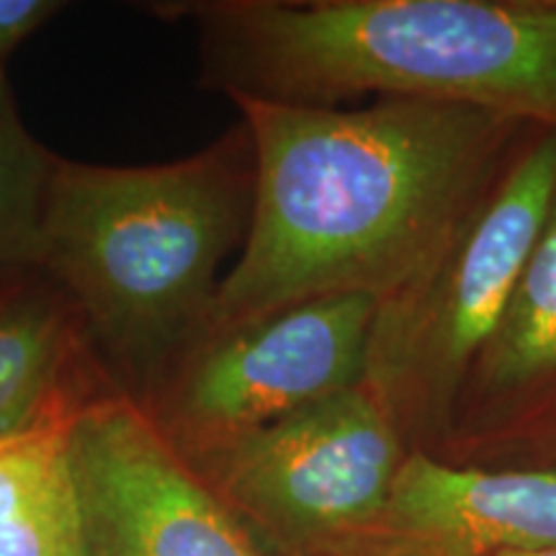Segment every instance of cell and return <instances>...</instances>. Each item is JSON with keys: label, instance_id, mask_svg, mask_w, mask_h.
<instances>
[{"label": "cell", "instance_id": "9", "mask_svg": "<svg viewBox=\"0 0 556 556\" xmlns=\"http://www.w3.org/2000/svg\"><path fill=\"white\" fill-rule=\"evenodd\" d=\"M556 428V193L500 323L475 361L438 458L484 464Z\"/></svg>", "mask_w": 556, "mask_h": 556}, {"label": "cell", "instance_id": "15", "mask_svg": "<svg viewBox=\"0 0 556 556\" xmlns=\"http://www.w3.org/2000/svg\"><path fill=\"white\" fill-rule=\"evenodd\" d=\"M497 556H556V548H536V552H505Z\"/></svg>", "mask_w": 556, "mask_h": 556}, {"label": "cell", "instance_id": "2", "mask_svg": "<svg viewBox=\"0 0 556 556\" xmlns=\"http://www.w3.org/2000/svg\"><path fill=\"white\" fill-rule=\"evenodd\" d=\"M201 73L229 101L338 109L374 96L556 129V0H217Z\"/></svg>", "mask_w": 556, "mask_h": 556}, {"label": "cell", "instance_id": "14", "mask_svg": "<svg viewBox=\"0 0 556 556\" xmlns=\"http://www.w3.org/2000/svg\"><path fill=\"white\" fill-rule=\"evenodd\" d=\"M482 467H531L556 471V428L513 443L497 456H492L490 462H484Z\"/></svg>", "mask_w": 556, "mask_h": 556}, {"label": "cell", "instance_id": "3", "mask_svg": "<svg viewBox=\"0 0 556 556\" xmlns=\"http://www.w3.org/2000/svg\"><path fill=\"white\" fill-rule=\"evenodd\" d=\"M250 208L253 148L242 124L165 165L58 157L34 274L78 312L114 387L144 402L204 336L219 268L245 242Z\"/></svg>", "mask_w": 556, "mask_h": 556}, {"label": "cell", "instance_id": "8", "mask_svg": "<svg viewBox=\"0 0 556 556\" xmlns=\"http://www.w3.org/2000/svg\"><path fill=\"white\" fill-rule=\"evenodd\" d=\"M556 548V471L409 451L381 510L312 556H497Z\"/></svg>", "mask_w": 556, "mask_h": 556}, {"label": "cell", "instance_id": "7", "mask_svg": "<svg viewBox=\"0 0 556 556\" xmlns=\"http://www.w3.org/2000/svg\"><path fill=\"white\" fill-rule=\"evenodd\" d=\"M88 556H294L250 528L119 389L70 422Z\"/></svg>", "mask_w": 556, "mask_h": 556}, {"label": "cell", "instance_id": "4", "mask_svg": "<svg viewBox=\"0 0 556 556\" xmlns=\"http://www.w3.org/2000/svg\"><path fill=\"white\" fill-rule=\"evenodd\" d=\"M554 193L556 129H539L433 266L377 304L364 387L409 451L441 456L446 448L464 384Z\"/></svg>", "mask_w": 556, "mask_h": 556}, {"label": "cell", "instance_id": "13", "mask_svg": "<svg viewBox=\"0 0 556 556\" xmlns=\"http://www.w3.org/2000/svg\"><path fill=\"white\" fill-rule=\"evenodd\" d=\"M62 9L58 0H0V67Z\"/></svg>", "mask_w": 556, "mask_h": 556}, {"label": "cell", "instance_id": "10", "mask_svg": "<svg viewBox=\"0 0 556 556\" xmlns=\"http://www.w3.org/2000/svg\"><path fill=\"white\" fill-rule=\"evenodd\" d=\"M24 276L0 296V443L73 420L116 389L65 294Z\"/></svg>", "mask_w": 556, "mask_h": 556}, {"label": "cell", "instance_id": "12", "mask_svg": "<svg viewBox=\"0 0 556 556\" xmlns=\"http://www.w3.org/2000/svg\"><path fill=\"white\" fill-rule=\"evenodd\" d=\"M58 155L47 152L18 116L0 67V278L29 274Z\"/></svg>", "mask_w": 556, "mask_h": 556}, {"label": "cell", "instance_id": "6", "mask_svg": "<svg viewBox=\"0 0 556 556\" xmlns=\"http://www.w3.org/2000/svg\"><path fill=\"white\" fill-rule=\"evenodd\" d=\"M374 315L371 296L336 294L208 332L137 405L180 456L201 454L364 384Z\"/></svg>", "mask_w": 556, "mask_h": 556}, {"label": "cell", "instance_id": "16", "mask_svg": "<svg viewBox=\"0 0 556 556\" xmlns=\"http://www.w3.org/2000/svg\"><path fill=\"white\" fill-rule=\"evenodd\" d=\"M11 278H13V276H11ZM11 278H0V296H3V291H5V287H9Z\"/></svg>", "mask_w": 556, "mask_h": 556}, {"label": "cell", "instance_id": "5", "mask_svg": "<svg viewBox=\"0 0 556 556\" xmlns=\"http://www.w3.org/2000/svg\"><path fill=\"white\" fill-rule=\"evenodd\" d=\"M407 454L361 384L184 458L270 544L312 556L377 516Z\"/></svg>", "mask_w": 556, "mask_h": 556}, {"label": "cell", "instance_id": "11", "mask_svg": "<svg viewBox=\"0 0 556 556\" xmlns=\"http://www.w3.org/2000/svg\"><path fill=\"white\" fill-rule=\"evenodd\" d=\"M70 422L0 443V556H88Z\"/></svg>", "mask_w": 556, "mask_h": 556}, {"label": "cell", "instance_id": "1", "mask_svg": "<svg viewBox=\"0 0 556 556\" xmlns=\"http://www.w3.org/2000/svg\"><path fill=\"white\" fill-rule=\"evenodd\" d=\"M232 103L253 148V208L204 336L319 296L379 304L397 294L433 266L544 129L415 99L361 109Z\"/></svg>", "mask_w": 556, "mask_h": 556}]
</instances>
